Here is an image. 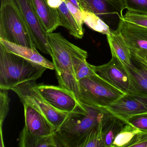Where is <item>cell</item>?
I'll list each match as a JSON object with an SVG mask.
<instances>
[{
    "instance_id": "cell-20",
    "label": "cell",
    "mask_w": 147,
    "mask_h": 147,
    "mask_svg": "<svg viewBox=\"0 0 147 147\" xmlns=\"http://www.w3.org/2000/svg\"><path fill=\"white\" fill-rule=\"evenodd\" d=\"M57 10L61 26L65 27L68 30L69 34L75 38L82 39L84 36V30L80 27L72 16L65 0H63Z\"/></svg>"
},
{
    "instance_id": "cell-32",
    "label": "cell",
    "mask_w": 147,
    "mask_h": 147,
    "mask_svg": "<svg viewBox=\"0 0 147 147\" xmlns=\"http://www.w3.org/2000/svg\"><path fill=\"white\" fill-rule=\"evenodd\" d=\"M136 53L138 54L142 58H143L147 63V51H138V52H137Z\"/></svg>"
},
{
    "instance_id": "cell-33",
    "label": "cell",
    "mask_w": 147,
    "mask_h": 147,
    "mask_svg": "<svg viewBox=\"0 0 147 147\" xmlns=\"http://www.w3.org/2000/svg\"><path fill=\"white\" fill-rule=\"evenodd\" d=\"M68 1L70 2V3H72V4L76 6V7H78V8H80V6H79V3H78V1H77V0H67Z\"/></svg>"
},
{
    "instance_id": "cell-28",
    "label": "cell",
    "mask_w": 147,
    "mask_h": 147,
    "mask_svg": "<svg viewBox=\"0 0 147 147\" xmlns=\"http://www.w3.org/2000/svg\"><path fill=\"white\" fill-rule=\"evenodd\" d=\"M127 123L130 124L141 130H147V113L135 115L129 119Z\"/></svg>"
},
{
    "instance_id": "cell-6",
    "label": "cell",
    "mask_w": 147,
    "mask_h": 147,
    "mask_svg": "<svg viewBox=\"0 0 147 147\" xmlns=\"http://www.w3.org/2000/svg\"><path fill=\"white\" fill-rule=\"evenodd\" d=\"M36 81L26 82L13 87L11 90L16 93L23 104H26L43 115L55 128H60L68 113L52 107L35 88Z\"/></svg>"
},
{
    "instance_id": "cell-8",
    "label": "cell",
    "mask_w": 147,
    "mask_h": 147,
    "mask_svg": "<svg viewBox=\"0 0 147 147\" xmlns=\"http://www.w3.org/2000/svg\"><path fill=\"white\" fill-rule=\"evenodd\" d=\"M20 10L37 49L45 55L51 56L48 34L31 4L30 0H14Z\"/></svg>"
},
{
    "instance_id": "cell-5",
    "label": "cell",
    "mask_w": 147,
    "mask_h": 147,
    "mask_svg": "<svg viewBox=\"0 0 147 147\" xmlns=\"http://www.w3.org/2000/svg\"><path fill=\"white\" fill-rule=\"evenodd\" d=\"M79 103L104 108L125 94L95 74L78 81Z\"/></svg>"
},
{
    "instance_id": "cell-7",
    "label": "cell",
    "mask_w": 147,
    "mask_h": 147,
    "mask_svg": "<svg viewBox=\"0 0 147 147\" xmlns=\"http://www.w3.org/2000/svg\"><path fill=\"white\" fill-rule=\"evenodd\" d=\"M80 9L98 16L112 30L117 31L125 9L124 0H77Z\"/></svg>"
},
{
    "instance_id": "cell-31",
    "label": "cell",
    "mask_w": 147,
    "mask_h": 147,
    "mask_svg": "<svg viewBox=\"0 0 147 147\" xmlns=\"http://www.w3.org/2000/svg\"><path fill=\"white\" fill-rule=\"evenodd\" d=\"M63 0H47V3L50 7L54 8L57 9L61 4Z\"/></svg>"
},
{
    "instance_id": "cell-16",
    "label": "cell",
    "mask_w": 147,
    "mask_h": 147,
    "mask_svg": "<svg viewBox=\"0 0 147 147\" xmlns=\"http://www.w3.org/2000/svg\"><path fill=\"white\" fill-rule=\"evenodd\" d=\"M0 43L3 45L6 49L11 53L18 55L32 62L43 66L47 69H55L53 63L42 56L37 51L36 48L33 49L19 45L1 39H0Z\"/></svg>"
},
{
    "instance_id": "cell-27",
    "label": "cell",
    "mask_w": 147,
    "mask_h": 147,
    "mask_svg": "<svg viewBox=\"0 0 147 147\" xmlns=\"http://www.w3.org/2000/svg\"><path fill=\"white\" fill-rule=\"evenodd\" d=\"M123 18L126 21L147 28V15L136 13L127 11Z\"/></svg>"
},
{
    "instance_id": "cell-17",
    "label": "cell",
    "mask_w": 147,
    "mask_h": 147,
    "mask_svg": "<svg viewBox=\"0 0 147 147\" xmlns=\"http://www.w3.org/2000/svg\"><path fill=\"white\" fill-rule=\"evenodd\" d=\"M19 146L20 147H61L56 132L49 136H37L30 132L25 126L20 133Z\"/></svg>"
},
{
    "instance_id": "cell-11",
    "label": "cell",
    "mask_w": 147,
    "mask_h": 147,
    "mask_svg": "<svg viewBox=\"0 0 147 147\" xmlns=\"http://www.w3.org/2000/svg\"><path fill=\"white\" fill-rule=\"evenodd\" d=\"M131 65L124 66L129 80L128 94L147 98V63L131 50Z\"/></svg>"
},
{
    "instance_id": "cell-13",
    "label": "cell",
    "mask_w": 147,
    "mask_h": 147,
    "mask_svg": "<svg viewBox=\"0 0 147 147\" xmlns=\"http://www.w3.org/2000/svg\"><path fill=\"white\" fill-rule=\"evenodd\" d=\"M118 30L131 50L147 51V28L122 19Z\"/></svg>"
},
{
    "instance_id": "cell-3",
    "label": "cell",
    "mask_w": 147,
    "mask_h": 147,
    "mask_svg": "<svg viewBox=\"0 0 147 147\" xmlns=\"http://www.w3.org/2000/svg\"><path fill=\"white\" fill-rule=\"evenodd\" d=\"M48 37L59 85L72 92L78 100L79 83L76 79L71 57L74 44L61 33H48Z\"/></svg>"
},
{
    "instance_id": "cell-12",
    "label": "cell",
    "mask_w": 147,
    "mask_h": 147,
    "mask_svg": "<svg viewBox=\"0 0 147 147\" xmlns=\"http://www.w3.org/2000/svg\"><path fill=\"white\" fill-rule=\"evenodd\" d=\"M94 72L109 84L125 94H128L129 80L123 63L116 57L112 55L111 61L100 66L93 65Z\"/></svg>"
},
{
    "instance_id": "cell-30",
    "label": "cell",
    "mask_w": 147,
    "mask_h": 147,
    "mask_svg": "<svg viewBox=\"0 0 147 147\" xmlns=\"http://www.w3.org/2000/svg\"><path fill=\"white\" fill-rule=\"evenodd\" d=\"M65 1L69 11L77 22L78 25L81 29H83V25L84 23L82 11L67 0H65Z\"/></svg>"
},
{
    "instance_id": "cell-19",
    "label": "cell",
    "mask_w": 147,
    "mask_h": 147,
    "mask_svg": "<svg viewBox=\"0 0 147 147\" xmlns=\"http://www.w3.org/2000/svg\"><path fill=\"white\" fill-rule=\"evenodd\" d=\"M71 57L73 69L77 81L96 74L94 70L93 65L87 61L88 53L86 51L74 44Z\"/></svg>"
},
{
    "instance_id": "cell-21",
    "label": "cell",
    "mask_w": 147,
    "mask_h": 147,
    "mask_svg": "<svg viewBox=\"0 0 147 147\" xmlns=\"http://www.w3.org/2000/svg\"><path fill=\"white\" fill-rule=\"evenodd\" d=\"M125 122L111 114L105 121L102 130L105 147H111L114 138L120 132Z\"/></svg>"
},
{
    "instance_id": "cell-24",
    "label": "cell",
    "mask_w": 147,
    "mask_h": 147,
    "mask_svg": "<svg viewBox=\"0 0 147 147\" xmlns=\"http://www.w3.org/2000/svg\"><path fill=\"white\" fill-rule=\"evenodd\" d=\"M107 118L90 131L80 147H105L102 130L104 123Z\"/></svg>"
},
{
    "instance_id": "cell-1",
    "label": "cell",
    "mask_w": 147,
    "mask_h": 147,
    "mask_svg": "<svg viewBox=\"0 0 147 147\" xmlns=\"http://www.w3.org/2000/svg\"><path fill=\"white\" fill-rule=\"evenodd\" d=\"M110 115L105 108L80 103L56 131L61 147H80L90 131Z\"/></svg>"
},
{
    "instance_id": "cell-9",
    "label": "cell",
    "mask_w": 147,
    "mask_h": 147,
    "mask_svg": "<svg viewBox=\"0 0 147 147\" xmlns=\"http://www.w3.org/2000/svg\"><path fill=\"white\" fill-rule=\"evenodd\" d=\"M35 87L43 98L57 111L70 113L80 104L75 96L61 86L37 84L36 82Z\"/></svg>"
},
{
    "instance_id": "cell-10",
    "label": "cell",
    "mask_w": 147,
    "mask_h": 147,
    "mask_svg": "<svg viewBox=\"0 0 147 147\" xmlns=\"http://www.w3.org/2000/svg\"><path fill=\"white\" fill-rule=\"evenodd\" d=\"M104 108L126 124L131 117L147 113V98L125 94Z\"/></svg>"
},
{
    "instance_id": "cell-25",
    "label": "cell",
    "mask_w": 147,
    "mask_h": 147,
    "mask_svg": "<svg viewBox=\"0 0 147 147\" xmlns=\"http://www.w3.org/2000/svg\"><path fill=\"white\" fill-rule=\"evenodd\" d=\"M10 99L8 96V90L0 89V131L1 142L0 147H5L2 133V126L5 119L9 111Z\"/></svg>"
},
{
    "instance_id": "cell-18",
    "label": "cell",
    "mask_w": 147,
    "mask_h": 147,
    "mask_svg": "<svg viewBox=\"0 0 147 147\" xmlns=\"http://www.w3.org/2000/svg\"><path fill=\"white\" fill-rule=\"evenodd\" d=\"M106 36L112 55L116 57L124 66H131L130 49L119 31L112 30Z\"/></svg>"
},
{
    "instance_id": "cell-29",
    "label": "cell",
    "mask_w": 147,
    "mask_h": 147,
    "mask_svg": "<svg viewBox=\"0 0 147 147\" xmlns=\"http://www.w3.org/2000/svg\"><path fill=\"white\" fill-rule=\"evenodd\" d=\"M147 147V130H141L133 138L126 147Z\"/></svg>"
},
{
    "instance_id": "cell-26",
    "label": "cell",
    "mask_w": 147,
    "mask_h": 147,
    "mask_svg": "<svg viewBox=\"0 0 147 147\" xmlns=\"http://www.w3.org/2000/svg\"><path fill=\"white\" fill-rule=\"evenodd\" d=\"M124 3L127 11L147 15V0H124Z\"/></svg>"
},
{
    "instance_id": "cell-23",
    "label": "cell",
    "mask_w": 147,
    "mask_h": 147,
    "mask_svg": "<svg viewBox=\"0 0 147 147\" xmlns=\"http://www.w3.org/2000/svg\"><path fill=\"white\" fill-rule=\"evenodd\" d=\"M141 131L130 124H125L114 138L111 147H126L134 137Z\"/></svg>"
},
{
    "instance_id": "cell-15",
    "label": "cell",
    "mask_w": 147,
    "mask_h": 147,
    "mask_svg": "<svg viewBox=\"0 0 147 147\" xmlns=\"http://www.w3.org/2000/svg\"><path fill=\"white\" fill-rule=\"evenodd\" d=\"M30 1L47 34L53 32L61 26L57 9L50 7L47 0H30Z\"/></svg>"
},
{
    "instance_id": "cell-4",
    "label": "cell",
    "mask_w": 147,
    "mask_h": 147,
    "mask_svg": "<svg viewBox=\"0 0 147 147\" xmlns=\"http://www.w3.org/2000/svg\"><path fill=\"white\" fill-rule=\"evenodd\" d=\"M0 39L36 48L24 17L14 0H1Z\"/></svg>"
},
{
    "instance_id": "cell-22",
    "label": "cell",
    "mask_w": 147,
    "mask_h": 147,
    "mask_svg": "<svg viewBox=\"0 0 147 147\" xmlns=\"http://www.w3.org/2000/svg\"><path fill=\"white\" fill-rule=\"evenodd\" d=\"M84 23L89 28L97 32L107 35L112 30L98 16L90 12L82 11Z\"/></svg>"
},
{
    "instance_id": "cell-14",
    "label": "cell",
    "mask_w": 147,
    "mask_h": 147,
    "mask_svg": "<svg viewBox=\"0 0 147 147\" xmlns=\"http://www.w3.org/2000/svg\"><path fill=\"white\" fill-rule=\"evenodd\" d=\"M23 104L25 126L30 132L37 136H47L56 132L55 128L43 115L28 104Z\"/></svg>"
},
{
    "instance_id": "cell-2",
    "label": "cell",
    "mask_w": 147,
    "mask_h": 147,
    "mask_svg": "<svg viewBox=\"0 0 147 147\" xmlns=\"http://www.w3.org/2000/svg\"><path fill=\"white\" fill-rule=\"evenodd\" d=\"M47 69L9 52L0 43V89L11 90L23 82L36 81Z\"/></svg>"
}]
</instances>
